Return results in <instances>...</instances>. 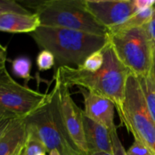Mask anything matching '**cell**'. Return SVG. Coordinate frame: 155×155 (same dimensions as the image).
<instances>
[{
  "mask_svg": "<svg viewBox=\"0 0 155 155\" xmlns=\"http://www.w3.org/2000/svg\"><path fill=\"white\" fill-rule=\"evenodd\" d=\"M102 50L104 61L99 71L89 72L74 67H59L56 68L54 79L69 89L77 86L108 98L114 104L120 117L127 78L131 72L120 61L109 40Z\"/></svg>",
  "mask_w": 155,
  "mask_h": 155,
  "instance_id": "6da1fadb",
  "label": "cell"
},
{
  "mask_svg": "<svg viewBox=\"0 0 155 155\" xmlns=\"http://www.w3.org/2000/svg\"><path fill=\"white\" fill-rule=\"evenodd\" d=\"M151 74L155 80V41H153V59H152V67H151Z\"/></svg>",
  "mask_w": 155,
  "mask_h": 155,
  "instance_id": "83f0119b",
  "label": "cell"
},
{
  "mask_svg": "<svg viewBox=\"0 0 155 155\" xmlns=\"http://www.w3.org/2000/svg\"><path fill=\"white\" fill-rule=\"evenodd\" d=\"M0 54H7V50L5 46L0 43Z\"/></svg>",
  "mask_w": 155,
  "mask_h": 155,
  "instance_id": "f1b7e54d",
  "label": "cell"
},
{
  "mask_svg": "<svg viewBox=\"0 0 155 155\" xmlns=\"http://www.w3.org/2000/svg\"><path fill=\"white\" fill-rule=\"evenodd\" d=\"M55 58L51 51L42 49L36 57V65L39 71H45L55 66Z\"/></svg>",
  "mask_w": 155,
  "mask_h": 155,
  "instance_id": "ffe728a7",
  "label": "cell"
},
{
  "mask_svg": "<svg viewBox=\"0 0 155 155\" xmlns=\"http://www.w3.org/2000/svg\"><path fill=\"white\" fill-rule=\"evenodd\" d=\"M80 90L83 96L84 114L110 131L117 129L114 123V104L108 98L96 93L83 89Z\"/></svg>",
  "mask_w": 155,
  "mask_h": 155,
  "instance_id": "30bf717a",
  "label": "cell"
},
{
  "mask_svg": "<svg viewBox=\"0 0 155 155\" xmlns=\"http://www.w3.org/2000/svg\"><path fill=\"white\" fill-rule=\"evenodd\" d=\"M21 155H24V149H23V151H22V152H21Z\"/></svg>",
  "mask_w": 155,
  "mask_h": 155,
  "instance_id": "836d02e7",
  "label": "cell"
},
{
  "mask_svg": "<svg viewBox=\"0 0 155 155\" xmlns=\"http://www.w3.org/2000/svg\"><path fill=\"white\" fill-rule=\"evenodd\" d=\"M144 27H145V30H146L150 39L152 41H155V7L151 21Z\"/></svg>",
  "mask_w": 155,
  "mask_h": 155,
  "instance_id": "d4e9b609",
  "label": "cell"
},
{
  "mask_svg": "<svg viewBox=\"0 0 155 155\" xmlns=\"http://www.w3.org/2000/svg\"><path fill=\"white\" fill-rule=\"evenodd\" d=\"M32 61L27 56H19L12 61V71L14 75L26 81L32 80Z\"/></svg>",
  "mask_w": 155,
  "mask_h": 155,
  "instance_id": "2e32d148",
  "label": "cell"
},
{
  "mask_svg": "<svg viewBox=\"0 0 155 155\" xmlns=\"http://www.w3.org/2000/svg\"><path fill=\"white\" fill-rule=\"evenodd\" d=\"M48 95L20 84L7 69L0 75V109L4 113L26 118L45 102Z\"/></svg>",
  "mask_w": 155,
  "mask_h": 155,
  "instance_id": "52a82bcc",
  "label": "cell"
},
{
  "mask_svg": "<svg viewBox=\"0 0 155 155\" xmlns=\"http://www.w3.org/2000/svg\"><path fill=\"white\" fill-rule=\"evenodd\" d=\"M42 155H46V154H42Z\"/></svg>",
  "mask_w": 155,
  "mask_h": 155,
  "instance_id": "e575fe53",
  "label": "cell"
},
{
  "mask_svg": "<svg viewBox=\"0 0 155 155\" xmlns=\"http://www.w3.org/2000/svg\"><path fill=\"white\" fill-rule=\"evenodd\" d=\"M41 25L63 27L107 36L108 30L86 8L85 0H47L29 3Z\"/></svg>",
  "mask_w": 155,
  "mask_h": 155,
  "instance_id": "3957f363",
  "label": "cell"
},
{
  "mask_svg": "<svg viewBox=\"0 0 155 155\" xmlns=\"http://www.w3.org/2000/svg\"><path fill=\"white\" fill-rule=\"evenodd\" d=\"M127 155H153V154L144 144L137 140H134L131 146L127 151Z\"/></svg>",
  "mask_w": 155,
  "mask_h": 155,
  "instance_id": "44dd1931",
  "label": "cell"
},
{
  "mask_svg": "<svg viewBox=\"0 0 155 155\" xmlns=\"http://www.w3.org/2000/svg\"><path fill=\"white\" fill-rule=\"evenodd\" d=\"M24 144L22 145V146L20 147V148H18V151H17L16 152H15V154H14L13 155H21V152H22V151H23V149H24Z\"/></svg>",
  "mask_w": 155,
  "mask_h": 155,
  "instance_id": "4dcf8cb0",
  "label": "cell"
},
{
  "mask_svg": "<svg viewBox=\"0 0 155 155\" xmlns=\"http://www.w3.org/2000/svg\"><path fill=\"white\" fill-rule=\"evenodd\" d=\"M53 89L61 121L70 142L80 155H89L84 131V113L71 96L70 89L58 80Z\"/></svg>",
  "mask_w": 155,
  "mask_h": 155,
  "instance_id": "ba28073f",
  "label": "cell"
},
{
  "mask_svg": "<svg viewBox=\"0 0 155 155\" xmlns=\"http://www.w3.org/2000/svg\"><path fill=\"white\" fill-rule=\"evenodd\" d=\"M154 7H151L146 9V10L142 11V12H136L134 15L130 17L127 21H124L121 24L108 29V31L145 27L151 21L153 12H154Z\"/></svg>",
  "mask_w": 155,
  "mask_h": 155,
  "instance_id": "9a60e30c",
  "label": "cell"
},
{
  "mask_svg": "<svg viewBox=\"0 0 155 155\" xmlns=\"http://www.w3.org/2000/svg\"><path fill=\"white\" fill-rule=\"evenodd\" d=\"M133 5L136 12L146 10L149 8L154 7L155 0H133Z\"/></svg>",
  "mask_w": 155,
  "mask_h": 155,
  "instance_id": "cb8c5ba5",
  "label": "cell"
},
{
  "mask_svg": "<svg viewBox=\"0 0 155 155\" xmlns=\"http://www.w3.org/2000/svg\"><path fill=\"white\" fill-rule=\"evenodd\" d=\"M61 155H80V153L77 151H76L73 147H70V148H66L63 152L61 154Z\"/></svg>",
  "mask_w": 155,
  "mask_h": 155,
  "instance_id": "4316f807",
  "label": "cell"
},
{
  "mask_svg": "<svg viewBox=\"0 0 155 155\" xmlns=\"http://www.w3.org/2000/svg\"><path fill=\"white\" fill-rule=\"evenodd\" d=\"M48 155H61V153L59 152L58 150H52V151H50L49 153H48Z\"/></svg>",
  "mask_w": 155,
  "mask_h": 155,
  "instance_id": "f546056e",
  "label": "cell"
},
{
  "mask_svg": "<svg viewBox=\"0 0 155 155\" xmlns=\"http://www.w3.org/2000/svg\"><path fill=\"white\" fill-rule=\"evenodd\" d=\"M6 61H7V54H0V75L6 69Z\"/></svg>",
  "mask_w": 155,
  "mask_h": 155,
  "instance_id": "484cf974",
  "label": "cell"
},
{
  "mask_svg": "<svg viewBox=\"0 0 155 155\" xmlns=\"http://www.w3.org/2000/svg\"><path fill=\"white\" fill-rule=\"evenodd\" d=\"M18 117L12 116V115L5 114H0V139L3 136L7 129L12 123L15 119Z\"/></svg>",
  "mask_w": 155,
  "mask_h": 155,
  "instance_id": "603a6c76",
  "label": "cell"
},
{
  "mask_svg": "<svg viewBox=\"0 0 155 155\" xmlns=\"http://www.w3.org/2000/svg\"><path fill=\"white\" fill-rule=\"evenodd\" d=\"M25 124L27 134L39 139L48 153L55 149L61 154L66 148L73 147L61 121L54 89L48 93L45 102L25 118Z\"/></svg>",
  "mask_w": 155,
  "mask_h": 155,
  "instance_id": "8992f818",
  "label": "cell"
},
{
  "mask_svg": "<svg viewBox=\"0 0 155 155\" xmlns=\"http://www.w3.org/2000/svg\"><path fill=\"white\" fill-rule=\"evenodd\" d=\"M47 152L45 145L39 139L27 133L24 145V155H42Z\"/></svg>",
  "mask_w": 155,
  "mask_h": 155,
  "instance_id": "ac0fdd59",
  "label": "cell"
},
{
  "mask_svg": "<svg viewBox=\"0 0 155 155\" xmlns=\"http://www.w3.org/2000/svg\"><path fill=\"white\" fill-rule=\"evenodd\" d=\"M83 122L89 154L105 152L114 155L111 131L104 126L92 120L85 114Z\"/></svg>",
  "mask_w": 155,
  "mask_h": 155,
  "instance_id": "8fae6325",
  "label": "cell"
},
{
  "mask_svg": "<svg viewBox=\"0 0 155 155\" xmlns=\"http://www.w3.org/2000/svg\"><path fill=\"white\" fill-rule=\"evenodd\" d=\"M142 88L148 111L155 122V80L152 74L137 77Z\"/></svg>",
  "mask_w": 155,
  "mask_h": 155,
  "instance_id": "5bb4252c",
  "label": "cell"
},
{
  "mask_svg": "<svg viewBox=\"0 0 155 155\" xmlns=\"http://www.w3.org/2000/svg\"><path fill=\"white\" fill-rule=\"evenodd\" d=\"M111 139L113 142L114 155H127V151L120 139L117 129L111 131Z\"/></svg>",
  "mask_w": 155,
  "mask_h": 155,
  "instance_id": "7402d4cb",
  "label": "cell"
},
{
  "mask_svg": "<svg viewBox=\"0 0 155 155\" xmlns=\"http://www.w3.org/2000/svg\"><path fill=\"white\" fill-rule=\"evenodd\" d=\"M120 120L134 140L142 142L155 155V122L148 111L139 80L132 73L127 78Z\"/></svg>",
  "mask_w": 155,
  "mask_h": 155,
  "instance_id": "5b68a950",
  "label": "cell"
},
{
  "mask_svg": "<svg viewBox=\"0 0 155 155\" xmlns=\"http://www.w3.org/2000/svg\"><path fill=\"white\" fill-rule=\"evenodd\" d=\"M108 40L120 61L137 77L148 75L152 67L153 41L145 27L108 31Z\"/></svg>",
  "mask_w": 155,
  "mask_h": 155,
  "instance_id": "277c9868",
  "label": "cell"
},
{
  "mask_svg": "<svg viewBox=\"0 0 155 155\" xmlns=\"http://www.w3.org/2000/svg\"><path fill=\"white\" fill-rule=\"evenodd\" d=\"M5 114V113H4V112H3L2 110L1 109H0V114ZM9 115H10V114H9Z\"/></svg>",
  "mask_w": 155,
  "mask_h": 155,
  "instance_id": "d6a6232c",
  "label": "cell"
},
{
  "mask_svg": "<svg viewBox=\"0 0 155 155\" xmlns=\"http://www.w3.org/2000/svg\"><path fill=\"white\" fill-rule=\"evenodd\" d=\"M85 5L107 30L121 24L136 12L133 0H85Z\"/></svg>",
  "mask_w": 155,
  "mask_h": 155,
  "instance_id": "9c48e42d",
  "label": "cell"
},
{
  "mask_svg": "<svg viewBox=\"0 0 155 155\" xmlns=\"http://www.w3.org/2000/svg\"><path fill=\"white\" fill-rule=\"evenodd\" d=\"M41 49L51 51L55 66L79 68L91 54L102 49L108 42L107 36L63 27L41 25L30 33Z\"/></svg>",
  "mask_w": 155,
  "mask_h": 155,
  "instance_id": "7a4b0ae2",
  "label": "cell"
},
{
  "mask_svg": "<svg viewBox=\"0 0 155 155\" xmlns=\"http://www.w3.org/2000/svg\"><path fill=\"white\" fill-rule=\"evenodd\" d=\"M89 155H113L110 154H107L105 152H97V153H92V154H89Z\"/></svg>",
  "mask_w": 155,
  "mask_h": 155,
  "instance_id": "1f68e13d",
  "label": "cell"
},
{
  "mask_svg": "<svg viewBox=\"0 0 155 155\" xmlns=\"http://www.w3.org/2000/svg\"><path fill=\"white\" fill-rule=\"evenodd\" d=\"M6 13H18L23 15L33 14L18 2L15 0H0V15Z\"/></svg>",
  "mask_w": 155,
  "mask_h": 155,
  "instance_id": "d6986e66",
  "label": "cell"
},
{
  "mask_svg": "<svg viewBox=\"0 0 155 155\" xmlns=\"http://www.w3.org/2000/svg\"><path fill=\"white\" fill-rule=\"evenodd\" d=\"M103 49V48H102ZM101 49L91 54L84 61L83 64L79 68L89 72H96L99 71L104 64V57L103 50Z\"/></svg>",
  "mask_w": 155,
  "mask_h": 155,
  "instance_id": "e0dca14e",
  "label": "cell"
},
{
  "mask_svg": "<svg viewBox=\"0 0 155 155\" xmlns=\"http://www.w3.org/2000/svg\"><path fill=\"white\" fill-rule=\"evenodd\" d=\"M27 136L25 118H16L0 139V155H13L24 144Z\"/></svg>",
  "mask_w": 155,
  "mask_h": 155,
  "instance_id": "4fadbf2b",
  "label": "cell"
},
{
  "mask_svg": "<svg viewBox=\"0 0 155 155\" xmlns=\"http://www.w3.org/2000/svg\"><path fill=\"white\" fill-rule=\"evenodd\" d=\"M41 26L36 13L23 15L6 13L0 15V31L11 33H32Z\"/></svg>",
  "mask_w": 155,
  "mask_h": 155,
  "instance_id": "7c38bea8",
  "label": "cell"
}]
</instances>
